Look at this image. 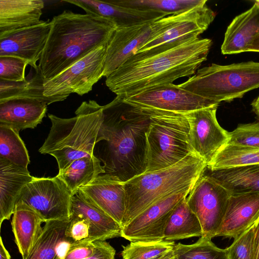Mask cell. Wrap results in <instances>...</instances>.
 Listing matches in <instances>:
<instances>
[{"label": "cell", "mask_w": 259, "mask_h": 259, "mask_svg": "<svg viewBox=\"0 0 259 259\" xmlns=\"http://www.w3.org/2000/svg\"><path fill=\"white\" fill-rule=\"evenodd\" d=\"M104 173L101 161L93 156L74 160L65 169L59 171L57 176L73 194L80 187L89 185L99 175Z\"/></svg>", "instance_id": "obj_29"}, {"label": "cell", "mask_w": 259, "mask_h": 259, "mask_svg": "<svg viewBox=\"0 0 259 259\" xmlns=\"http://www.w3.org/2000/svg\"><path fill=\"white\" fill-rule=\"evenodd\" d=\"M174 241L165 240L157 241L131 242L123 246V259H164L174 251Z\"/></svg>", "instance_id": "obj_34"}, {"label": "cell", "mask_w": 259, "mask_h": 259, "mask_svg": "<svg viewBox=\"0 0 259 259\" xmlns=\"http://www.w3.org/2000/svg\"><path fill=\"white\" fill-rule=\"evenodd\" d=\"M215 16L214 12L206 4L175 14L171 23L137 52L179 39L198 37L208 28Z\"/></svg>", "instance_id": "obj_15"}, {"label": "cell", "mask_w": 259, "mask_h": 259, "mask_svg": "<svg viewBox=\"0 0 259 259\" xmlns=\"http://www.w3.org/2000/svg\"><path fill=\"white\" fill-rule=\"evenodd\" d=\"M151 109V121L146 133V172L170 167L195 153L189 142L190 126L185 116Z\"/></svg>", "instance_id": "obj_7"}, {"label": "cell", "mask_w": 259, "mask_h": 259, "mask_svg": "<svg viewBox=\"0 0 259 259\" xmlns=\"http://www.w3.org/2000/svg\"><path fill=\"white\" fill-rule=\"evenodd\" d=\"M203 231L196 214L189 207L186 197L174 207L167 221L164 239L174 241L192 237H201Z\"/></svg>", "instance_id": "obj_28"}, {"label": "cell", "mask_w": 259, "mask_h": 259, "mask_svg": "<svg viewBox=\"0 0 259 259\" xmlns=\"http://www.w3.org/2000/svg\"><path fill=\"white\" fill-rule=\"evenodd\" d=\"M231 195L207 174L203 173L197 180L186 197V201L200 223L202 236L210 239L215 237Z\"/></svg>", "instance_id": "obj_10"}, {"label": "cell", "mask_w": 259, "mask_h": 259, "mask_svg": "<svg viewBox=\"0 0 259 259\" xmlns=\"http://www.w3.org/2000/svg\"><path fill=\"white\" fill-rule=\"evenodd\" d=\"M246 52H259V35L253 39Z\"/></svg>", "instance_id": "obj_44"}, {"label": "cell", "mask_w": 259, "mask_h": 259, "mask_svg": "<svg viewBox=\"0 0 259 259\" xmlns=\"http://www.w3.org/2000/svg\"><path fill=\"white\" fill-rule=\"evenodd\" d=\"M191 190L163 198L137 216L122 228L121 237L130 242H150L164 239V230L174 207Z\"/></svg>", "instance_id": "obj_14"}, {"label": "cell", "mask_w": 259, "mask_h": 259, "mask_svg": "<svg viewBox=\"0 0 259 259\" xmlns=\"http://www.w3.org/2000/svg\"><path fill=\"white\" fill-rule=\"evenodd\" d=\"M75 116L62 118L49 114L52 126L39 152L57 160L59 171L73 161L94 155L97 135L103 121V106L94 100L84 101L75 112Z\"/></svg>", "instance_id": "obj_5"}, {"label": "cell", "mask_w": 259, "mask_h": 259, "mask_svg": "<svg viewBox=\"0 0 259 259\" xmlns=\"http://www.w3.org/2000/svg\"><path fill=\"white\" fill-rule=\"evenodd\" d=\"M164 259H177V258L176 257L175 255L174 254V251H173V252L170 255H169L168 256H167V257H166Z\"/></svg>", "instance_id": "obj_46"}, {"label": "cell", "mask_w": 259, "mask_h": 259, "mask_svg": "<svg viewBox=\"0 0 259 259\" xmlns=\"http://www.w3.org/2000/svg\"><path fill=\"white\" fill-rule=\"evenodd\" d=\"M123 98L141 107L182 114L220 104L173 83L157 86Z\"/></svg>", "instance_id": "obj_13"}, {"label": "cell", "mask_w": 259, "mask_h": 259, "mask_svg": "<svg viewBox=\"0 0 259 259\" xmlns=\"http://www.w3.org/2000/svg\"><path fill=\"white\" fill-rule=\"evenodd\" d=\"M35 71V74L31 79L24 81L0 80V101L25 98L36 99L49 105L65 100L62 98L45 96L43 94L45 80L38 68Z\"/></svg>", "instance_id": "obj_30"}, {"label": "cell", "mask_w": 259, "mask_h": 259, "mask_svg": "<svg viewBox=\"0 0 259 259\" xmlns=\"http://www.w3.org/2000/svg\"><path fill=\"white\" fill-rule=\"evenodd\" d=\"M73 194L57 176L36 178L28 183L20 193L17 203L26 204L44 222L69 220Z\"/></svg>", "instance_id": "obj_9"}, {"label": "cell", "mask_w": 259, "mask_h": 259, "mask_svg": "<svg viewBox=\"0 0 259 259\" xmlns=\"http://www.w3.org/2000/svg\"><path fill=\"white\" fill-rule=\"evenodd\" d=\"M47 104L25 98L0 101V124L11 126L20 132L34 128L46 116Z\"/></svg>", "instance_id": "obj_22"}, {"label": "cell", "mask_w": 259, "mask_h": 259, "mask_svg": "<svg viewBox=\"0 0 259 259\" xmlns=\"http://www.w3.org/2000/svg\"><path fill=\"white\" fill-rule=\"evenodd\" d=\"M44 6L41 0H0V38L42 22Z\"/></svg>", "instance_id": "obj_21"}, {"label": "cell", "mask_w": 259, "mask_h": 259, "mask_svg": "<svg viewBox=\"0 0 259 259\" xmlns=\"http://www.w3.org/2000/svg\"><path fill=\"white\" fill-rule=\"evenodd\" d=\"M107 44L97 48L44 82V95L66 99L72 93L82 96L92 91L93 85L103 77Z\"/></svg>", "instance_id": "obj_8"}, {"label": "cell", "mask_w": 259, "mask_h": 259, "mask_svg": "<svg viewBox=\"0 0 259 259\" xmlns=\"http://www.w3.org/2000/svg\"><path fill=\"white\" fill-rule=\"evenodd\" d=\"M69 220L45 222L41 235L24 259H64L74 242L66 236Z\"/></svg>", "instance_id": "obj_25"}, {"label": "cell", "mask_w": 259, "mask_h": 259, "mask_svg": "<svg viewBox=\"0 0 259 259\" xmlns=\"http://www.w3.org/2000/svg\"><path fill=\"white\" fill-rule=\"evenodd\" d=\"M28 62L10 56H0V80L21 82L26 80L25 73Z\"/></svg>", "instance_id": "obj_38"}, {"label": "cell", "mask_w": 259, "mask_h": 259, "mask_svg": "<svg viewBox=\"0 0 259 259\" xmlns=\"http://www.w3.org/2000/svg\"><path fill=\"white\" fill-rule=\"evenodd\" d=\"M82 9L87 14L111 20L117 28L128 27L155 21L168 15L155 11H143L125 7L114 0H64Z\"/></svg>", "instance_id": "obj_17"}, {"label": "cell", "mask_w": 259, "mask_h": 259, "mask_svg": "<svg viewBox=\"0 0 259 259\" xmlns=\"http://www.w3.org/2000/svg\"><path fill=\"white\" fill-rule=\"evenodd\" d=\"M119 5L143 11H155L168 15L178 14L205 5L206 0H114Z\"/></svg>", "instance_id": "obj_33"}, {"label": "cell", "mask_w": 259, "mask_h": 259, "mask_svg": "<svg viewBox=\"0 0 259 259\" xmlns=\"http://www.w3.org/2000/svg\"><path fill=\"white\" fill-rule=\"evenodd\" d=\"M51 27V21L22 29L0 38V56H10L27 61L35 70Z\"/></svg>", "instance_id": "obj_16"}, {"label": "cell", "mask_w": 259, "mask_h": 259, "mask_svg": "<svg viewBox=\"0 0 259 259\" xmlns=\"http://www.w3.org/2000/svg\"><path fill=\"white\" fill-rule=\"evenodd\" d=\"M0 157L25 167H27L30 163L28 151L19 136V132L11 126L1 124Z\"/></svg>", "instance_id": "obj_32"}, {"label": "cell", "mask_w": 259, "mask_h": 259, "mask_svg": "<svg viewBox=\"0 0 259 259\" xmlns=\"http://www.w3.org/2000/svg\"><path fill=\"white\" fill-rule=\"evenodd\" d=\"M179 86L218 103L231 101L259 88V62L250 61L225 65L213 63L199 69Z\"/></svg>", "instance_id": "obj_6"}, {"label": "cell", "mask_w": 259, "mask_h": 259, "mask_svg": "<svg viewBox=\"0 0 259 259\" xmlns=\"http://www.w3.org/2000/svg\"><path fill=\"white\" fill-rule=\"evenodd\" d=\"M225 249L228 259H254L252 226L234 238Z\"/></svg>", "instance_id": "obj_37"}, {"label": "cell", "mask_w": 259, "mask_h": 259, "mask_svg": "<svg viewBox=\"0 0 259 259\" xmlns=\"http://www.w3.org/2000/svg\"><path fill=\"white\" fill-rule=\"evenodd\" d=\"M0 259H11V256L3 243L2 238H0Z\"/></svg>", "instance_id": "obj_43"}, {"label": "cell", "mask_w": 259, "mask_h": 259, "mask_svg": "<svg viewBox=\"0 0 259 259\" xmlns=\"http://www.w3.org/2000/svg\"><path fill=\"white\" fill-rule=\"evenodd\" d=\"M219 105L183 114L190 126L189 142L193 151L207 164L228 141L229 132L218 122Z\"/></svg>", "instance_id": "obj_12"}, {"label": "cell", "mask_w": 259, "mask_h": 259, "mask_svg": "<svg viewBox=\"0 0 259 259\" xmlns=\"http://www.w3.org/2000/svg\"><path fill=\"white\" fill-rule=\"evenodd\" d=\"M259 217V192L231 194L215 237L235 238Z\"/></svg>", "instance_id": "obj_18"}, {"label": "cell", "mask_w": 259, "mask_h": 259, "mask_svg": "<svg viewBox=\"0 0 259 259\" xmlns=\"http://www.w3.org/2000/svg\"><path fill=\"white\" fill-rule=\"evenodd\" d=\"M254 259H259V217L252 225Z\"/></svg>", "instance_id": "obj_42"}, {"label": "cell", "mask_w": 259, "mask_h": 259, "mask_svg": "<svg viewBox=\"0 0 259 259\" xmlns=\"http://www.w3.org/2000/svg\"><path fill=\"white\" fill-rule=\"evenodd\" d=\"M259 35V5L255 1L248 10L236 16L228 26L221 52L223 55L246 52Z\"/></svg>", "instance_id": "obj_23"}, {"label": "cell", "mask_w": 259, "mask_h": 259, "mask_svg": "<svg viewBox=\"0 0 259 259\" xmlns=\"http://www.w3.org/2000/svg\"><path fill=\"white\" fill-rule=\"evenodd\" d=\"M174 253L177 259H228L225 249L218 247L211 239L204 236L192 244H176Z\"/></svg>", "instance_id": "obj_35"}, {"label": "cell", "mask_w": 259, "mask_h": 259, "mask_svg": "<svg viewBox=\"0 0 259 259\" xmlns=\"http://www.w3.org/2000/svg\"><path fill=\"white\" fill-rule=\"evenodd\" d=\"M95 249L94 241L73 242L70 244L64 259H84L91 256Z\"/></svg>", "instance_id": "obj_40"}, {"label": "cell", "mask_w": 259, "mask_h": 259, "mask_svg": "<svg viewBox=\"0 0 259 259\" xmlns=\"http://www.w3.org/2000/svg\"><path fill=\"white\" fill-rule=\"evenodd\" d=\"M207 175L231 194L259 192V163L209 170Z\"/></svg>", "instance_id": "obj_27"}, {"label": "cell", "mask_w": 259, "mask_h": 259, "mask_svg": "<svg viewBox=\"0 0 259 259\" xmlns=\"http://www.w3.org/2000/svg\"><path fill=\"white\" fill-rule=\"evenodd\" d=\"M255 2L259 5V1H256Z\"/></svg>", "instance_id": "obj_47"}, {"label": "cell", "mask_w": 259, "mask_h": 259, "mask_svg": "<svg viewBox=\"0 0 259 259\" xmlns=\"http://www.w3.org/2000/svg\"><path fill=\"white\" fill-rule=\"evenodd\" d=\"M70 217L81 218L88 221L90 232L87 241H106L121 237V226L92 204L79 189L72 196Z\"/></svg>", "instance_id": "obj_20"}, {"label": "cell", "mask_w": 259, "mask_h": 259, "mask_svg": "<svg viewBox=\"0 0 259 259\" xmlns=\"http://www.w3.org/2000/svg\"><path fill=\"white\" fill-rule=\"evenodd\" d=\"M252 110L256 114L259 122V96L251 103Z\"/></svg>", "instance_id": "obj_45"}, {"label": "cell", "mask_w": 259, "mask_h": 259, "mask_svg": "<svg viewBox=\"0 0 259 259\" xmlns=\"http://www.w3.org/2000/svg\"><path fill=\"white\" fill-rule=\"evenodd\" d=\"M151 112L119 96L103 106L94 155L103 163V174L124 183L146 171Z\"/></svg>", "instance_id": "obj_1"}, {"label": "cell", "mask_w": 259, "mask_h": 259, "mask_svg": "<svg viewBox=\"0 0 259 259\" xmlns=\"http://www.w3.org/2000/svg\"><path fill=\"white\" fill-rule=\"evenodd\" d=\"M259 163V149L227 144L207 164L209 170Z\"/></svg>", "instance_id": "obj_31"}, {"label": "cell", "mask_w": 259, "mask_h": 259, "mask_svg": "<svg viewBox=\"0 0 259 259\" xmlns=\"http://www.w3.org/2000/svg\"><path fill=\"white\" fill-rule=\"evenodd\" d=\"M27 167L0 157V226L13 214L23 188L33 179Z\"/></svg>", "instance_id": "obj_24"}, {"label": "cell", "mask_w": 259, "mask_h": 259, "mask_svg": "<svg viewBox=\"0 0 259 259\" xmlns=\"http://www.w3.org/2000/svg\"><path fill=\"white\" fill-rule=\"evenodd\" d=\"M90 224L83 218L70 217L66 236L74 242L86 241L89 236Z\"/></svg>", "instance_id": "obj_39"}, {"label": "cell", "mask_w": 259, "mask_h": 259, "mask_svg": "<svg viewBox=\"0 0 259 259\" xmlns=\"http://www.w3.org/2000/svg\"><path fill=\"white\" fill-rule=\"evenodd\" d=\"M43 221L25 204L17 203L11 222L15 242L22 259L25 258L41 235Z\"/></svg>", "instance_id": "obj_26"}, {"label": "cell", "mask_w": 259, "mask_h": 259, "mask_svg": "<svg viewBox=\"0 0 259 259\" xmlns=\"http://www.w3.org/2000/svg\"><path fill=\"white\" fill-rule=\"evenodd\" d=\"M51 27L38 70L48 81L97 48L107 44L117 29L110 19L64 11L51 21Z\"/></svg>", "instance_id": "obj_3"}, {"label": "cell", "mask_w": 259, "mask_h": 259, "mask_svg": "<svg viewBox=\"0 0 259 259\" xmlns=\"http://www.w3.org/2000/svg\"><path fill=\"white\" fill-rule=\"evenodd\" d=\"M209 38L179 39L137 52L108 76L105 83L124 98L190 76L207 59Z\"/></svg>", "instance_id": "obj_2"}, {"label": "cell", "mask_w": 259, "mask_h": 259, "mask_svg": "<svg viewBox=\"0 0 259 259\" xmlns=\"http://www.w3.org/2000/svg\"><path fill=\"white\" fill-rule=\"evenodd\" d=\"M174 17L171 15L154 22L116 29L107 44L103 76L107 78L115 71L166 28Z\"/></svg>", "instance_id": "obj_11"}, {"label": "cell", "mask_w": 259, "mask_h": 259, "mask_svg": "<svg viewBox=\"0 0 259 259\" xmlns=\"http://www.w3.org/2000/svg\"><path fill=\"white\" fill-rule=\"evenodd\" d=\"M95 249L94 253L84 259H115V249L107 241H94Z\"/></svg>", "instance_id": "obj_41"}, {"label": "cell", "mask_w": 259, "mask_h": 259, "mask_svg": "<svg viewBox=\"0 0 259 259\" xmlns=\"http://www.w3.org/2000/svg\"><path fill=\"white\" fill-rule=\"evenodd\" d=\"M227 144L259 149V122L239 125L229 132Z\"/></svg>", "instance_id": "obj_36"}, {"label": "cell", "mask_w": 259, "mask_h": 259, "mask_svg": "<svg viewBox=\"0 0 259 259\" xmlns=\"http://www.w3.org/2000/svg\"><path fill=\"white\" fill-rule=\"evenodd\" d=\"M79 189L92 204L122 227L125 210L124 183L101 174L90 184Z\"/></svg>", "instance_id": "obj_19"}, {"label": "cell", "mask_w": 259, "mask_h": 259, "mask_svg": "<svg viewBox=\"0 0 259 259\" xmlns=\"http://www.w3.org/2000/svg\"><path fill=\"white\" fill-rule=\"evenodd\" d=\"M206 167L204 160L193 153L172 166L144 172L124 183L125 210L122 228L163 198L192 189Z\"/></svg>", "instance_id": "obj_4"}]
</instances>
